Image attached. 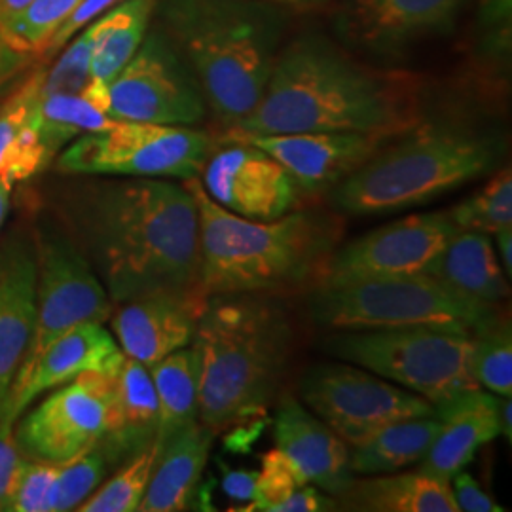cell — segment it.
Wrapping results in <instances>:
<instances>
[{"label": "cell", "mask_w": 512, "mask_h": 512, "mask_svg": "<svg viewBox=\"0 0 512 512\" xmlns=\"http://www.w3.org/2000/svg\"><path fill=\"white\" fill-rule=\"evenodd\" d=\"M80 2L82 0H33L18 16L0 25V42L25 57L44 55L55 31Z\"/></svg>", "instance_id": "cell-32"}, {"label": "cell", "mask_w": 512, "mask_h": 512, "mask_svg": "<svg viewBox=\"0 0 512 512\" xmlns=\"http://www.w3.org/2000/svg\"><path fill=\"white\" fill-rule=\"evenodd\" d=\"M450 490L459 511L467 512H503L505 509L495 503L492 495L486 494L473 476L459 471L450 478Z\"/></svg>", "instance_id": "cell-43"}, {"label": "cell", "mask_w": 512, "mask_h": 512, "mask_svg": "<svg viewBox=\"0 0 512 512\" xmlns=\"http://www.w3.org/2000/svg\"><path fill=\"white\" fill-rule=\"evenodd\" d=\"M213 148V137L202 129L114 120L63 148L57 171L78 177L186 181L202 175Z\"/></svg>", "instance_id": "cell-9"}, {"label": "cell", "mask_w": 512, "mask_h": 512, "mask_svg": "<svg viewBox=\"0 0 512 512\" xmlns=\"http://www.w3.org/2000/svg\"><path fill=\"white\" fill-rule=\"evenodd\" d=\"M300 397L351 448L391 423L435 416V404L351 363L313 366L302 378Z\"/></svg>", "instance_id": "cell-12"}, {"label": "cell", "mask_w": 512, "mask_h": 512, "mask_svg": "<svg viewBox=\"0 0 512 512\" xmlns=\"http://www.w3.org/2000/svg\"><path fill=\"white\" fill-rule=\"evenodd\" d=\"M120 0H82L73 14L63 21V25L55 31L54 37L48 42L44 55L59 52L71 38L76 37L84 27H88L92 21L107 14L110 8H114Z\"/></svg>", "instance_id": "cell-42"}, {"label": "cell", "mask_w": 512, "mask_h": 512, "mask_svg": "<svg viewBox=\"0 0 512 512\" xmlns=\"http://www.w3.org/2000/svg\"><path fill=\"white\" fill-rule=\"evenodd\" d=\"M126 353L103 323H84L67 330L14 378L0 416L18 421L44 391L67 384L88 370H116Z\"/></svg>", "instance_id": "cell-20"}, {"label": "cell", "mask_w": 512, "mask_h": 512, "mask_svg": "<svg viewBox=\"0 0 512 512\" xmlns=\"http://www.w3.org/2000/svg\"><path fill=\"white\" fill-rule=\"evenodd\" d=\"M306 484H310L308 478L283 450H268L262 456V469L256 475L255 497L249 507L238 511L272 512L275 505Z\"/></svg>", "instance_id": "cell-37"}, {"label": "cell", "mask_w": 512, "mask_h": 512, "mask_svg": "<svg viewBox=\"0 0 512 512\" xmlns=\"http://www.w3.org/2000/svg\"><path fill=\"white\" fill-rule=\"evenodd\" d=\"M50 164L38 135V109L33 118L19 129L16 139L4 150L0 158V177L16 184L31 179Z\"/></svg>", "instance_id": "cell-38"}, {"label": "cell", "mask_w": 512, "mask_h": 512, "mask_svg": "<svg viewBox=\"0 0 512 512\" xmlns=\"http://www.w3.org/2000/svg\"><path fill=\"white\" fill-rule=\"evenodd\" d=\"M467 0H340L336 33L351 48L395 59L414 44L450 33Z\"/></svg>", "instance_id": "cell-15"}, {"label": "cell", "mask_w": 512, "mask_h": 512, "mask_svg": "<svg viewBox=\"0 0 512 512\" xmlns=\"http://www.w3.org/2000/svg\"><path fill=\"white\" fill-rule=\"evenodd\" d=\"M437 431V416L391 423L365 444L351 448L349 469L353 475H387L418 465L427 456Z\"/></svg>", "instance_id": "cell-28"}, {"label": "cell", "mask_w": 512, "mask_h": 512, "mask_svg": "<svg viewBox=\"0 0 512 512\" xmlns=\"http://www.w3.org/2000/svg\"><path fill=\"white\" fill-rule=\"evenodd\" d=\"M110 463L101 444L59 465L50 497L48 512H67L78 509L107 476Z\"/></svg>", "instance_id": "cell-35"}, {"label": "cell", "mask_w": 512, "mask_h": 512, "mask_svg": "<svg viewBox=\"0 0 512 512\" xmlns=\"http://www.w3.org/2000/svg\"><path fill=\"white\" fill-rule=\"evenodd\" d=\"M256 475L255 471L228 469L222 478V492L239 503H251L255 497Z\"/></svg>", "instance_id": "cell-46"}, {"label": "cell", "mask_w": 512, "mask_h": 512, "mask_svg": "<svg viewBox=\"0 0 512 512\" xmlns=\"http://www.w3.org/2000/svg\"><path fill=\"white\" fill-rule=\"evenodd\" d=\"M202 175L209 198L243 219H279L293 211L300 196L289 173L270 154L245 141L213 150Z\"/></svg>", "instance_id": "cell-16"}, {"label": "cell", "mask_w": 512, "mask_h": 512, "mask_svg": "<svg viewBox=\"0 0 512 512\" xmlns=\"http://www.w3.org/2000/svg\"><path fill=\"white\" fill-rule=\"evenodd\" d=\"M116 372L88 370L19 416L21 458L63 465L107 439L116 425Z\"/></svg>", "instance_id": "cell-11"}, {"label": "cell", "mask_w": 512, "mask_h": 512, "mask_svg": "<svg viewBox=\"0 0 512 512\" xmlns=\"http://www.w3.org/2000/svg\"><path fill=\"white\" fill-rule=\"evenodd\" d=\"M33 0H0V25L18 16L23 8H27Z\"/></svg>", "instance_id": "cell-49"}, {"label": "cell", "mask_w": 512, "mask_h": 512, "mask_svg": "<svg viewBox=\"0 0 512 512\" xmlns=\"http://www.w3.org/2000/svg\"><path fill=\"white\" fill-rule=\"evenodd\" d=\"M158 395V442L198 421V357L192 346L173 351L150 366Z\"/></svg>", "instance_id": "cell-29"}, {"label": "cell", "mask_w": 512, "mask_h": 512, "mask_svg": "<svg viewBox=\"0 0 512 512\" xmlns=\"http://www.w3.org/2000/svg\"><path fill=\"white\" fill-rule=\"evenodd\" d=\"M499 395L480 387L461 391L435 404L439 431L418 471L450 482L463 471L478 448L499 437Z\"/></svg>", "instance_id": "cell-21"}, {"label": "cell", "mask_w": 512, "mask_h": 512, "mask_svg": "<svg viewBox=\"0 0 512 512\" xmlns=\"http://www.w3.org/2000/svg\"><path fill=\"white\" fill-rule=\"evenodd\" d=\"M160 442L154 440L150 446L126 459L116 475L109 478L103 486L99 484L76 511L80 512H133L139 511V505L147 492L148 482L156 458L160 454Z\"/></svg>", "instance_id": "cell-31"}, {"label": "cell", "mask_w": 512, "mask_h": 512, "mask_svg": "<svg viewBox=\"0 0 512 512\" xmlns=\"http://www.w3.org/2000/svg\"><path fill=\"white\" fill-rule=\"evenodd\" d=\"M317 325L330 330L439 327L473 336L497 311L471 302L433 275L317 283L310 298Z\"/></svg>", "instance_id": "cell-7"}, {"label": "cell", "mask_w": 512, "mask_h": 512, "mask_svg": "<svg viewBox=\"0 0 512 512\" xmlns=\"http://www.w3.org/2000/svg\"><path fill=\"white\" fill-rule=\"evenodd\" d=\"M207 296L158 293L116 304L110 327L120 349L139 363L156 365L194 340Z\"/></svg>", "instance_id": "cell-19"}, {"label": "cell", "mask_w": 512, "mask_h": 512, "mask_svg": "<svg viewBox=\"0 0 512 512\" xmlns=\"http://www.w3.org/2000/svg\"><path fill=\"white\" fill-rule=\"evenodd\" d=\"M50 213L114 306L147 294L202 293L198 207L184 184L80 179L55 194Z\"/></svg>", "instance_id": "cell-1"}, {"label": "cell", "mask_w": 512, "mask_h": 512, "mask_svg": "<svg viewBox=\"0 0 512 512\" xmlns=\"http://www.w3.org/2000/svg\"><path fill=\"white\" fill-rule=\"evenodd\" d=\"M109 109V84L97 78L78 93L40 97L38 135L50 162L76 137L112 124Z\"/></svg>", "instance_id": "cell-27"}, {"label": "cell", "mask_w": 512, "mask_h": 512, "mask_svg": "<svg viewBox=\"0 0 512 512\" xmlns=\"http://www.w3.org/2000/svg\"><path fill=\"white\" fill-rule=\"evenodd\" d=\"M31 226L37 249V321L18 374L55 338L84 323H105L114 310L103 283L54 215L35 213Z\"/></svg>", "instance_id": "cell-10"}, {"label": "cell", "mask_w": 512, "mask_h": 512, "mask_svg": "<svg viewBox=\"0 0 512 512\" xmlns=\"http://www.w3.org/2000/svg\"><path fill=\"white\" fill-rule=\"evenodd\" d=\"M437 277L459 296L495 308L509 296L507 275L488 234L458 230L425 272Z\"/></svg>", "instance_id": "cell-24"}, {"label": "cell", "mask_w": 512, "mask_h": 512, "mask_svg": "<svg viewBox=\"0 0 512 512\" xmlns=\"http://www.w3.org/2000/svg\"><path fill=\"white\" fill-rule=\"evenodd\" d=\"M44 71L31 74L18 92L12 93L0 107V158L8 145L16 139L19 129L23 128L33 114L37 112L40 103V86H42Z\"/></svg>", "instance_id": "cell-39"}, {"label": "cell", "mask_w": 512, "mask_h": 512, "mask_svg": "<svg viewBox=\"0 0 512 512\" xmlns=\"http://www.w3.org/2000/svg\"><path fill=\"white\" fill-rule=\"evenodd\" d=\"M423 118L412 76L359 63L321 35L277 55L256 109L228 135L359 131L393 137Z\"/></svg>", "instance_id": "cell-2"}, {"label": "cell", "mask_w": 512, "mask_h": 512, "mask_svg": "<svg viewBox=\"0 0 512 512\" xmlns=\"http://www.w3.org/2000/svg\"><path fill=\"white\" fill-rule=\"evenodd\" d=\"M37 321V249L33 226L14 224L0 239V410Z\"/></svg>", "instance_id": "cell-18"}, {"label": "cell", "mask_w": 512, "mask_h": 512, "mask_svg": "<svg viewBox=\"0 0 512 512\" xmlns=\"http://www.w3.org/2000/svg\"><path fill=\"white\" fill-rule=\"evenodd\" d=\"M160 408L148 366L124 357L116 372V425L101 442L110 465L124 463L158 437Z\"/></svg>", "instance_id": "cell-26"}, {"label": "cell", "mask_w": 512, "mask_h": 512, "mask_svg": "<svg viewBox=\"0 0 512 512\" xmlns=\"http://www.w3.org/2000/svg\"><path fill=\"white\" fill-rule=\"evenodd\" d=\"M448 215L459 230H473L488 236L512 228L511 167L499 169L473 196L454 205Z\"/></svg>", "instance_id": "cell-33"}, {"label": "cell", "mask_w": 512, "mask_h": 512, "mask_svg": "<svg viewBox=\"0 0 512 512\" xmlns=\"http://www.w3.org/2000/svg\"><path fill=\"white\" fill-rule=\"evenodd\" d=\"M198 207L200 289L222 293L296 291L327 270L342 222L319 211H289L274 220L238 217L213 202L198 177L183 181Z\"/></svg>", "instance_id": "cell-4"}, {"label": "cell", "mask_w": 512, "mask_h": 512, "mask_svg": "<svg viewBox=\"0 0 512 512\" xmlns=\"http://www.w3.org/2000/svg\"><path fill=\"white\" fill-rule=\"evenodd\" d=\"M105 27V14L92 21L57 59L50 71H44L40 97L78 93L92 80V57Z\"/></svg>", "instance_id": "cell-36"}, {"label": "cell", "mask_w": 512, "mask_h": 512, "mask_svg": "<svg viewBox=\"0 0 512 512\" xmlns=\"http://www.w3.org/2000/svg\"><path fill=\"white\" fill-rule=\"evenodd\" d=\"M473 372L480 387L511 397L512 330L507 317L497 313L473 334Z\"/></svg>", "instance_id": "cell-34"}, {"label": "cell", "mask_w": 512, "mask_h": 512, "mask_svg": "<svg viewBox=\"0 0 512 512\" xmlns=\"http://www.w3.org/2000/svg\"><path fill=\"white\" fill-rule=\"evenodd\" d=\"M215 439L217 435L198 420L160 442V454L139 511H186L198 494Z\"/></svg>", "instance_id": "cell-23"}, {"label": "cell", "mask_w": 512, "mask_h": 512, "mask_svg": "<svg viewBox=\"0 0 512 512\" xmlns=\"http://www.w3.org/2000/svg\"><path fill=\"white\" fill-rule=\"evenodd\" d=\"M156 0H126L105 14V27L92 57V78L110 80L120 73L147 37Z\"/></svg>", "instance_id": "cell-30"}, {"label": "cell", "mask_w": 512, "mask_h": 512, "mask_svg": "<svg viewBox=\"0 0 512 512\" xmlns=\"http://www.w3.org/2000/svg\"><path fill=\"white\" fill-rule=\"evenodd\" d=\"M228 139L264 150L289 173L300 194L319 196L342 183L391 137L359 131H310L228 135Z\"/></svg>", "instance_id": "cell-17"}, {"label": "cell", "mask_w": 512, "mask_h": 512, "mask_svg": "<svg viewBox=\"0 0 512 512\" xmlns=\"http://www.w3.org/2000/svg\"><path fill=\"white\" fill-rule=\"evenodd\" d=\"M499 435L512 442V403L511 397H499Z\"/></svg>", "instance_id": "cell-48"}, {"label": "cell", "mask_w": 512, "mask_h": 512, "mask_svg": "<svg viewBox=\"0 0 512 512\" xmlns=\"http://www.w3.org/2000/svg\"><path fill=\"white\" fill-rule=\"evenodd\" d=\"M162 31L183 55L207 109L224 128L260 103L274 71L285 18L266 0H162Z\"/></svg>", "instance_id": "cell-5"}, {"label": "cell", "mask_w": 512, "mask_h": 512, "mask_svg": "<svg viewBox=\"0 0 512 512\" xmlns=\"http://www.w3.org/2000/svg\"><path fill=\"white\" fill-rule=\"evenodd\" d=\"M112 120L194 128L207 114L202 88L162 29L143 38L109 82Z\"/></svg>", "instance_id": "cell-13"}, {"label": "cell", "mask_w": 512, "mask_h": 512, "mask_svg": "<svg viewBox=\"0 0 512 512\" xmlns=\"http://www.w3.org/2000/svg\"><path fill=\"white\" fill-rule=\"evenodd\" d=\"M336 511L334 497L321 492L317 486L306 484L289 495L285 501L275 505L272 512H321Z\"/></svg>", "instance_id": "cell-44"}, {"label": "cell", "mask_w": 512, "mask_h": 512, "mask_svg": "<svg viewBox=\"0 0 512 512\" xmlns=\"http://www.w3.org/2000/svg\"><path fill=\"white\" fill-rule=\"evenodd\" d=\"M458 230L448 213L395 220L336 249L319 283L425 274Z\"/></svg>", "instance_id": "cell-14"}, {"label": "cell", "mask_w": 512, "mask_h": 512, "mask_svg": "<svg viewBox=\"0 0 512 512\" xmlns=\"http://www.w3.org/2000/svg\"><path fill=\"white\" fill-rule=\"evenodd\" d=\"M327 351L437 404L480 387L473 372V336L439 327L336 330Z\"/></svg>", "instance_id": "cell-8"}, {"label": "cell", "mask_w": 512, "mask_h": 512, "mask_svg": "<svg viewBox=\"0 0 512 512\" xmlns=\"http://www.w3.org/2000/svg\"><path fill=\"white\" fill-rule=\"evenodd\" d=\"M14 423L10 416H0V511H10L12 497L16 492L21 467L25 459L19 454L16 437H14Z\"/></svg>", "instance_id": "cell-41"}, {"label": "cell", "mask_w": 512, "mask_h": 512, "mask_svg": "<svg viewBox=\"0 0 512 512\" xmlns=\"http://www.w3.org/2000/svg\"><path fill=\"white\" fill-rule=\"evenodd\" d=\"M336 511L458 512L450 482L421 471L355 478L334 497Z\"/></svg>", "instance_id": "cell-25"}, {"label": "cell", "mask_w": 512, "mask_h": 512, "mask_svg": "<svg viewBox=\"0 0 512 512\" xmlns=\"http://www.w3.org/2000/svg\"><path fill=\"white\" fill-rule=\"evenodd\" d=\"M505 152L507 139L497 129L421 118L336 184L330 202L355 217L403 211L494 173Z\"/></svg>", "instance_id": "cell-6"}, {"label": "cell", "mask_w": 512, "mask_h": 512, "mask_svg": "<svg viewBox=\"0 0 512 512\" xmlns=\"http://www.w3.org/2000/svg\"><path fill=\"white\" fill-rule=\"evenodd\" d=\"M12 188H14V184L8 183L6 179L0 177V228H2V224H4V220H6L8 209H10V194H12Z\"/></svg>", "instance_id": "cell-50"}, {"label": "cell", "mask_w": 512, "mask_h": 512, "mask_svg": "<svg viewBox=\"0 0 512 512\" xmlns=\"http://www.w3.org/2000/svg\"><path fill=\"white\" fill-rule=\"evenodd\" d=\"M266 2H272L275 6H294V8H310V6H317V4H323L327 0H266Z\"/></svg>", "instance_id": "cell-51"}, {"label": "cell", "mask_w": 512, "mask_h": 512, "mask_svg": "<svg viewBox=\"0 0 512 512\" xmlns=\"http://www.w3.org/2000/svg\"><path fill=\"white\" fill-rule=\"evenodd\" d=\"M480 16L484 27L501 46L511 37L512 0H480Z\"/></svg>", "instance_id": "cell-45"}, {"label": "cell", "mask_w": 512, "mask_h": 512, "mask_svg": "<svg viewBox=\"0 0 512 512\" xmlns=\"http://www.w3.org/2000/svg\"><path fill=\"white\" fill-rule=\"evenodd\" d=\"M59 465L27 461L21 467V475L12 497V512H48V497L54 484Z\"/></svg>", "instance_id": "cell-40"}, {"label": "cell", "mask_w": 512, "mask_h": 512, "mask_svg": "<svg viewBox=\"0 0 512 512\" xmlns=\"http://www.w3.org/2000/svg\"><path fill=\"white\" fill-rule=\"evenodd\" d=\"M274 435L277 448L293 459L310 484L332 497L348 488L353 480L348 444L300 401H281Z\"/></svg>", "instance_id": "cell-22"}, {"label": "cell", "mask_w": 512, "mask_h": 512, "mask_svg": "<svg viewBox=\"0 0 512 512\" xmlns=\"http://www.w3.org/2000/svg\"><path fill=\"white\" fill-rule=\"evenodd\" d=\"M497 238V251H499V262H501V268L507 275V279H511L512 275V228H505V230H499L495 234Z\"/></svg>", "instance_id": "cell-47"}, {"label": "cell", "mask_w": 512, "mask_h": 512, "mask_svg": "<svg viewBox=\"0 0 512 512\" xmlns=\"http://www.w3.org/2000/svg\"><path fill=\"white\" fill-rule=\"evenodd\" d=\"M190 346L198 357V420L220 435L262 418L274 403L293 325L270 294H209Z\"/></svg>", "instance_id": "cell-3"}]
</instances>
